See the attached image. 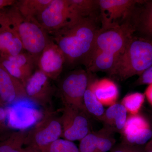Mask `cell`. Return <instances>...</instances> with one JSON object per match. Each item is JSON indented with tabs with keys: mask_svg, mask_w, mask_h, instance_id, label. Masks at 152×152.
I'll list each match as a JSON object with an SVG mask.
<instances>
[{
	"mask_svg": "<svg viewBox=\"0 0 152 152\" xmlns=\"http://www.w3.org/2000/svg\"><path fill=\"white\" fill-rule=\"evenodd\" d=\"M100 28L97 16L90 17L70 22L49 34L62 52L66 64L86 66Z\"/></svg>",
	"mask_w": 152,
	"mask_h": 152,
	"instance_id": "obj_1",
	"label": "cell"
},
{
	"mask_svg": "<svg viewBox=\"0 0 152 152\" xmlns=\"http://www.w3.org/2000/svg\"><path fill=\"white\" fill-rule=\"evenodd\" d=\"M135 31L130 21L116 27L100 29L86 64L87 72L109 73Z\"/></svg>",
	"mask_w": 152,
	"mask_h": 152,
	"instance_id": "obj_2",
	"label": "cell"
},
{
	"mask_svg": "<svg viewBox=\"0 0 152 152\" xmlns=\"http://www.w3.org/2000/svg\"><path fill=\"white\" fill-rule=\"evenodd\" d=\"M152 66V39L133 35L109 75L121 81L140 76Z\"/></svg>",
	"mask_w": 152,
	"mask_h": 152,
	"instance_id": "obj_3",
	"label": "cell"
},
{
	"mask_svg": "<svg viewBox=\"0 0 152 152\" xmlns=\"http://www.w3.org/2000/svg\"><path fill=\"white\" fill-rule=\"evenodd\" d=\"M0 13L16 32L24 49L34 59L36 63L50 37L36 19L23 16L14 5L0 10Z\"/></svg>",
	"mask_w": 152,
	"mask_h": 152,
	"instance_id": "obj_4",
	"label": "cell"
},
{
	"mask_svg": "<svg viewBox=\"0 0 152 152\" xmlns=\"http://www.w3.org/2000/svg\"><path fill=\"white\" fill-rule=\"evenodd\" d=\"M62 127L60 117L54 112L46 111L40 120L28 131L25 144L42 151L61 137Z\"/></svg>",
	"mask_w": 152,
	"mask_h": 152,
	"instance_id": "obj_5",
	"label": "cell"
},
{
	"mask_svg": "<svg viewBox=\"0 0 152 152\" xmlns=\"http://www.w3.org/2000/svg\"><path fill=\"white\" fill-rule=\"evenodd\" d=\"M89 77L87 70L81 69L71 72L63 79L60 86V92L65 106L86 111L84 97Z\"/></svg>",
	"mask_w": 152,
	"mask_h": 152,
	"instance_id": "obj_6",
	"label": "cell"
},
{
	"mask_svg": "<svg viewBox=\"0 0 152 152\" xmlns=\"http://www.w3.org/2000/svg\"><path fill=\"white\" fill-rule=\"evenodd\" d=\"M142 1L135 0H99L100 29L116 27L129 21L136 6Z\"/></svg>",
	"mask_w": 152,
	"mask_h": 152,
	"instance_id": "obj_7",
	"label": "cell"
},
{
	"mask_svg": "<svg viewBox=\"0 0 152 152\" xmlns=\"http://www.w3.org/2000/svg\"><path fill=\"white\" fill-rule=\"evenodd\" d=\"M88 115L84 110L64 106L60 117L61 137L72 142L81 140L92 132Z\"/></svg>",
	"mask_w": 152,
	"mask_h": 152,
	"instance_id": "obj_8",
	"label": "cell"
},
{
	"mask_svg": "<svg viewBox=\"0 0 152 152\" xmlns=\"http://www.w3.org/2000/svg\"><path fill=\"white\" fill-rule=\"evenodd\" d=\"M37 20L48 34L76 20L69 0H52Z\"/></svg>",
	"mask_w": 152,
	"mask_h": 152,
	"instance_id": "obj_9",
	"label": "cell"
},
{
	"mask_svg": "<svg viewBox=\"0 0 152 152\" xmlns=\"http://www.w3.org/2000/svg\"><path fill=\"white\" fill-rule=\"evenodd\" d=\"M50 79L38 69L28 80L25 88L28 99L43 107L50 103L53 88Z\"/></svg>",
	"mask_w": 152,
	"mask_h": 152,
	"instance_id": "obj_10",
	"label": "cell"
},
{
	"mask_svg": "<svg viewBox=\"0 0 152 152\" xmlns=\"http://www.w3.org/2000/svg\"><path fill=\"white\" fill-rule=\"evenodd\" d=\"M65 64L62 52L51 38L38 59L39 69L50 80H56L61 73Z\"/></svg>",
	"mask_w": 152,
	"mask_h": 152,
	"instance_id": "obj_11",
	"label": "cell"
},
{
	"mask_svg": "<svg viewBox=\"0 0 152 152\" xmlns=\"http://www.w3.org/2000/svg\"><path fill=\"white\" fill-rule=\"evenodd\" d=\"M0 63L9 73L21 82L25 86L34 73L36 61L30 54L22 52L10 56H0Z\"/></svg>",
	"mask_w": 152,
	"mask_h": 152,
	"instance_id": "obj_12",
	"label": "cell"
},
{
	"mask_svg": "<svg viewBox=\"0 0 152 152\" xmlns=\"http://www.w3.org/2000/svg\"><path fill=\"white\" fill-rule=\"evenodd\" d=\"M124 143L130 145H143L152 137V131L145 119L138 114L129 115L122 131Z\"/></svg>",
	"mask_w": 152,
	"mask_h": 152,
	"instance_id": "obj_13",
	"label": "cell"
},
{
	"mask_svg": "<svg viewBox=\"0 0 152 152\" xmlns=\"http://www.w3.org/2000/svg\"><path fill=\"white\" fill-rule=\"evenodd\" d=\"M7 109V118L9 126L19 130L35 125L43 115L37 109L27 103H15Z\"/></svg>",
	"mask_w": 152,
	"mask_h": 152,
	"instance_id": "obj_14",
	"label": "cell"
},
{
	"mask_svg": "<svg viewBox=\"0 0 152 152\" xmlns=\"http://www.w3.org/2000/svg\"><path fill=\"white\" fill-rule=\"evenodd\" d=\"M0 99L5 103L9 104L28 99L23 83L11 75L1 63Z\"/></svg>",
	"mask_w": 152,
	"mask_h": 152,
	"instance_id": "obj_15",
	"label": "cell"
},
{
	"mask_svg": "<svg viewBox=\"0 0 152 152\" xmlns=\"http://www.w3.org/2000/svg\"><path fill=\"white\" fill-rule=\"evenodd\" d=\"M0 56H10L23 52V46L16 32L0 13Z\"/></svg>",
	"mask_w": 152,
	"mask_h": 152,
	"instance_id": "obj_16",
	"label": "cell"
},
{
	"mask_svg": "<svg viewBox=\"0 0 152 152\" xmlns=\"http://www.w3.org/2000/svg\"><path fill=\"white\" fill-rule=\"evenodd\" d=\"M88 86L104 106L109 107L117 103L119 94L118 88L111 79L105 78L91 81L89 77Z\"/></svg>",
	"mask_w": 152,
	"mask_h": 152,
	"instance_id": "obj_17",
	"label": "cell"
},
{
	"mask_svg": "<svg viewBox=\"0 0 152 152\" xmlns=\"http://www.w3.org/2000/svg\"><path fill=\"white\" fill-rule=\"evenodd\" d=\"M127 114L121 104L116 103L109 106L102 121L105 124L106 127L110 128L115 132L122 133L127 118Z\"/></svg>",
	"mask_w": 152,
	"mask_h": 152,
	"instance_id": "obj_18",
	"label": "cell"
},
{
	"mask_svg": "<svg viewBox=\"0 0 152 152\" xmlns=\"http://www.w3.org/2000/svg\"><path fill=\"white\" fill-rule=\"evenodd\" d=\"M130 21L135 31L139 30L144 37L152 38V2L147 4L140 12H136L134 9Z\"/></svg>",
	"mask_w": 152,
	"mask_h": 152,
	"instance_id": "obj_19",
	"label": "cell"
},
{
	"mask_svg": "<svg viewBox=\"0 0 152 152\" xmlns=\"http://www.w3.org/2000/svg\"><path fill=\"white\" fill-rule=\"evenodd\" d=\"M71 10L75 20L97 16L99 11V0H69Z\"/></svg>",
	"mask_w": 152,
	"mask_h": 152,
	"instance_id": "obj_20",
	"label": "cell"
},
{
	"mask_svg": "<svg viewBox=\"0 0 152 152\" xmlns=\"http://www.w3.org/2000/svg\"><path fill=\"white\" fill-rule=\"evenodd\" d=\"M52 0H19L15 4L22 15L29 19H37Z\"/></svg>",
	"mask_w": 152,
	"mask_h": 152,
	"instance_id": "obj_21",
	"label": "cell"
},
{
	"mask_svg": "<svg viewBox=\"0 0 152 152\" xmlns=\"http://www.w3.org/2000/svg\"><path fill=\"white\" fill-rule=\"evenodd\" d=\"M28 131L19 130L10 134L0 141V152H23Z\"/></svg>",
	"mask_w": 152,
	"mask_h": 152,
	"instance_id": "obj_22",
	"label": "cell"
},
{
	"mask_svg": "<svg viewBox=\"0 0 152 152\" xmlns=\"http://www.w3.org/2000/svg\"><path fill=\"white\" fill-rule=\"evenodd\" d=\"M84 104L88 114L102 121L105 112L104 106L96 97L88 86L84 97Z\"/></svg>",
	"mask_w": 152,
	"mask_h": 152,
	"instance_id": "obj_23",
	"label": "cell"
},
{
	"mask_svg": "<svg viewBox=\"0 0 152 152\" xmlns=\"http://www.w3.org/2000/svg\"><path fill=\"white\" fill-rule=\"evenodd\" d=\"M145 94L136 92L128 94L123 98L121 104L129 115L138 114L145 99Z\"/></svg>",
	"mask_w": 152,
	"mask_h": 152,
	"instance_id": "obj_24",
	"label": "cell"
},
{
	"mask_svg": "<svg viewBox=\"0 0 152 152\" xmlns=\"http://www.w3.org/2000/svg\"><path fill=\"white\" fill-rule=\"evenodd\" d=\"M114 132L112 129L106 126L97 132V148L99 152H107L110 151L115 142Z\"/></svg>",
	"mask_w": 152,
	"mask_h": 152,
	"instance_id": "obj_25",
	"label": "cell"
},
{
	"mask_svg": "<svg viewBox=\"0 0 152 152\" xmlns=\"http://www.w3.org/2000/svg\"><path fill=\"white\" fill-rule=\"evenodd\" d=\"M41 152H79V150L73 142L60 138L52 143Z\"/></svg>",
	"mask_w": 152,
	"mask_h": 152,
	"instance_id": "obj_26",
	"label": "cell"
},
{
	"mask_svg": "<svg viewBox=\"0 0 152 152\" xmlns=\"http://www.w3.org/2000/svg\"><path fill=\"white\" fill-rule=\"evenodd\" d=\"M97 133L91 132L80 140L79 152H99L97 148Z\"/></svg>",
	"mask_w": 152,
	"mask_h": 152,
	"instance_id": "obj_27",
	"label": "cell"
},
{
	"mask_svg": "<svg viewBox=\"0 0 152 152\" xmlns=\"http://www.w3.org/2000/svg\"><path fill=\"white\" fill-rule=\"evenodd\" d=\"M137 83L139 85H148L152 84V66L140 76Z\"/></svg>",
	"mask_w": 152,
	"mask_h": 152,
	"instance_id": "obj_28",
	"label": "cell"
},
{
	"mask_svg": "<svg viewBox=\"0 0 152 152\" xmlns=\"http://www.w3.org/2000/svg\"><path fill=\"white\" fill-rule=\"evenodd\" d=\"M7 119V109L0 107V132L5 128L6 120Z\"/></svg>",
	"mask_w": 152,
	"mask_h": 152,
	"instance_id": "obj_29",
	"label": "cell"
},
{
	"mask_svg": "<svg viewBox=\"0 0 152 152\" xmlns=\"http://www.w3.org/2000/svg\"><path fill=\"white\" fill-rule=\"evenodd\" d=\"M129 145L122 143L114 146L110 150V152H129Z\"/></svg>",
	"mask_w": 152,
	"mask_h": 152,
	"instance_id": "obj_30",
	"label": "cell"
},
{
	"mask_svg": "<svg viewBox=\"0 0 152 152\" xmlns=\"http://www.w3.org/2000/svg\"><path fill=\"white\" fill-rule=\"evenodd\" d=\"M145 96L152 105V84L149 85L145 92Z\"/></svg>",
	"mask_w": 152,
	"mask_h": 152,
	"instance_id": "obj_31",
	"label": "cell"
},
{
	"mask_svg": "<svg viewBox=\"0 0 152 152\" xmlns=\"http://www.w3.org/2000/svg\"><path fill=\"white\" fill-rule=\"evenodd\" d=\"M129 145V152H144L145 147L143 145Z\"/></svg>",
	"mask_w": 152,
	"mask_h": 152,
	"instance_id": "obj_32",
	"label": "cell"
},
{
	"mask_svg": "<svg viewBox=\"0 0 152 152\" xmlns=\"http://www.w3.org/2000/svg\"><path fill=\"white\" fill-rule=\"evenodd\" d=\"M144 152H152V137L145 147Z\"/></svg>",
	"mask_w": 152,
	"mask_h": 152,
	"instance_id": "obj_33",
	"label": "cell"
},
{
	"mask_svg": "<svg viewBox=\"0 0 152 152\" xmlns=\"http://www.w3.org/2000/svg\"><path fill=\"white\" fill-rule=\"evenodd\" d=\"M23 152H41L39 151H37V150L33 149L31 148H29L27 149L26 150H23Z\"/></svg>",
	"mask_w": 152,
	"mask_h": 152,
	"instance_id": "obj_34",
	"label": "cell"
},
{
	"mask_svg": "<svg viewBox=\"0 0 152 152\" xmlns=\"http://www.w3.org/2000/svg\"><path fill=\"white\" fill-rule=\"evenodd\" d=\"M0 31H1V27H0Z\"/></svg>",
	"mask_w": 152,
	"mask_h": 152,
	"instance_id": "obj_35",
	"label": "cell"
}]
</instances>
